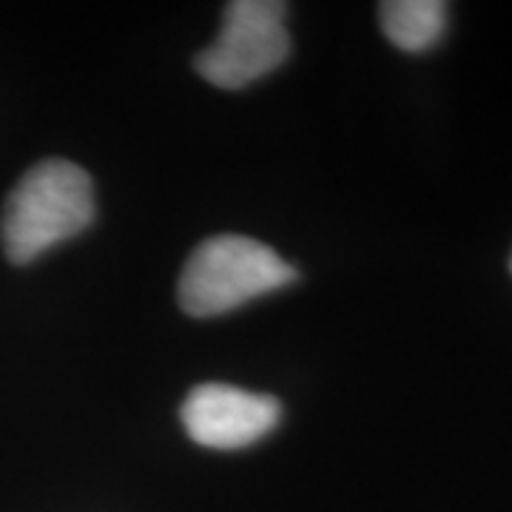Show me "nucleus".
Instances as JSON below:
<instances>
[{
    "label": "nucleus",
    "instance_id": "nucleus-1",
    "mask_svg": "<svg viewBox=\"0 0 512 512\" xmlns=\"http://www.w3.org/2000/svg\"><path fill=\"white\" fill-rule=\"evenodd\" d=\"M94 222L92 177L69 160H43L12 188L0 239L12 262L26 265L43 251L83 234Z\"/></svg>",
    "mask_w": 512,
    "mask_h": 512
},
{
    "label": "nucleus",
    "instance_id": "nucleus-2",
    "mask_svg": "<svg viewBox=\"0 0 512 512\" xmlns=\"http://www.w3.org/2000/svg\"><path fill=\"white\" fill-rule=\"evenodd\" d=\"M296 268L274 248L251 237L222 234L205 239L188 256L180 276V308L188 316L208 319L237 311L245 302L296 282Z\"/></svg>",
    "mask_w": 512,
    "mask_h": 512
},
{
    "label": "nucleus",
    "instance_id": "nucleus-3",
    "mask_svg": "<svg viewBox=\"0 0 512 512\" xmlns=\"http://www.w3.org/2000/svg\"><path fill=\"white\" fill-rule=\"evenodd\" d=\"M285 15L288 3L276 0L228 3L220 35L194 60L197 72L220 89H245L276 72L291 55Z\"/></svg>",
    "mask_w": 512,
    "mask_h": 512
},
{
    "label": "nucleus",
    "instance_id": "nucleus-4",
    "mask_svg": "<svg viewBox=\"0 0 512 512\" xmlns=\"http://www.w3.org/2000/svg\"><path fill=\"white\" fill-rule=\"evenodd\" d=\"M185 433L200 447L242 450L265 439L282 419V407L274 396L251 393L234 384H197L185 396L180 410Z\"/></svg>",
    "mask_w": 512,
    "mask_h": 512
},
{
    "label": "nucleus",
    "instance_id": "nucleus-5",
    "mask_svg": "<svg viewBox=\"0 0 512 512\" xmlns=\"http://www.w3.org/2000/svg\"><path fill=\"white\" fill-rule=\"evenodd\" d=\"M384 37L407 55L439 46L447 29V3L441 0H387L379 6Z\"/></svg>",
    "mask_w": 512,
    "mask_h": 512
},
{
    "label": "nucleus",
    "instance_id": "nucleus-6",
    "mask_svg": "<svg viewBox=\"0 0 512 512\" xmlns=\"http://www.w3.org/2000/svg\"><path fill=\"white\" fill-rule=\"evenodd\" d=\"M510 274H512V256H510Z\"/></svg>",
    "mask_w": 512,
    "mask_h": 512
}]
</instances>
